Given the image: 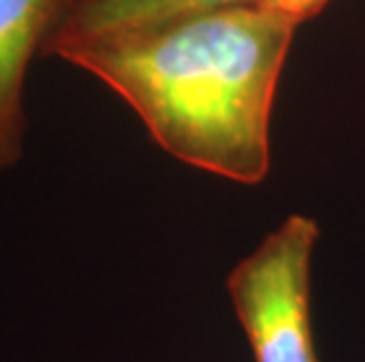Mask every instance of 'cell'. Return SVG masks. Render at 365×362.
I'll use <instances>...</instances> for the list:
<instances>
[{
	"instance_id": "5",
	"label": "cell",
	"mask_w": 365,
	"mask_h": 362,
	"mask_svg": "<svg viewBox=\"0 0 365 362\" xmlns=\"http://www.w3.org/2000/svg\"><path fill=\"white\" fill-rule=\"evenodd\" d=\"M271 7H276L278 12H283L285 17H290L294 24H302V21L314 19L318 12L323 10L330 0H264Z\"/></svg>"
},
{
	"instance_id": "2",
	"label": "cell",
	"mask_w": 365,
	"mask_h": 362,
	"mask_svg": "<svg viewBox=\"0 0 365 362\" xmlns=\"http://www.w3.org/2000/svg\"><path fill=\"white\" fill-rule=\"evenodd\" d=\"M318 226L290 214L227 278L257 362H318L312 332V254Z\"/></svg>"
},
{
	"instance_id": "3",
	"label": "cell",
	"mask_w": 365,
	"mask_h": 362,
	"mask_svg": "<svg viewBox=\"0 0 365 362\" xmlns=\"http://www.w3.org/2000/svg\"><path fill=\"white\" fill-rule=\"evenodd\" d=\"M76 0H0V174L24 156L29 66L64 24Z\"/></svg>"
},
{
	"instance_id": "1",
	"label": "cell",
	"mask_w": 365,
	"mask_h": 362,
	"mask_svg": "<svg viewBox=\"0 0 365 362\" xmlns=\"http://www.w3.org/2000/svg\"><path fill=\"white\" fill-rule=\"evenodd\" d=\"M297 24L269 3L177 14L50 52L108 85L182 163L238 183L271 165V111Z\"/></svg>"
},
{
	"instance_id": "4",
	"label": "cell",
	"mask_w": 365,
	"mask_h": 362,
	"mask_svg": "<svg viewBox=\"0 0 365 362\" xmlns=\"http://www.w3.org/2000/svg\"><path fill=\"white\" fill-rule=\"evenodd\" d=\"M245 3H262V0H76L64 24L45 45L43 57H50L54 48L66 43L120 33L186 12Z\"/></svg>"
}]
</instances>
